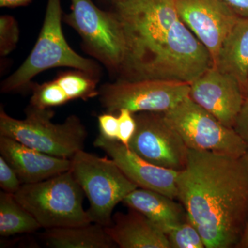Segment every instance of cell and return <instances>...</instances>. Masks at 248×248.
<instances>
[{"instance_id": "cell-1", "label": "cell", "mask_w": 248, "mask_h": 248, "mask_svg": "<svg viewBox=\"0 0 248 248\" xmlns=\"http://www.w3.org/2000/svg\"><path fill=\"white\" fill-rule=\"evenodd\" d=\"M177 187L187 219L205 248H236L248 216V164L244 156L189 149Z\"/></svg>"}, {"instance_id": "cell-2", "label": "cell", "mask_w": 248, "mask_h": 248, "mask_svg": "<svg viewBox=\"0 0 248 248\" xmlns=\"http://www.w3.org/2000/svg\"><path fill=\"white\" fill-rule=\"evenodd\" d=\"M123 31L125 56L120 79L138 80L167 42L179 19L175 0H120L112 4Z\"/></svg>"}, {"instance_id": "cell-3", "label": "cell", "mask_w": 248, "mask_h": 248, "mask_svg": "<svg viewBox=\"0 0 248 248\" xmlns=\"http://www.w3.org/2000/svg\"><path fill=\"white\" fill-rule=\"evenodd\" d=\"M26 117L17 120L0 108V135L7 137L36 151L57 157L71 159L84 149L88 133L76 115L67 117L62 124H54L55 112L29 105Z\"/></svg>"}, {"instance_id": "cell-4", "label": "cell", "mask_w": 248, "mask_h": 248, "mask_svg": "<svg viewBox=\"0 0 248 248\" xmlns=\"http://www.w3.org/2000/svg\"><path fill=\"white\" fill-rule=\"evenodd\" d=\"M61 0H48L42 30L30 55L21 66L1 83V92H19L31 88L39 73L58 67H69L98 77L99 65L78 55L67 43L62 29Z\"/></svg>"}, {"instance_id": "cell-5", "label": "cell", "mask_w": 248, "mask_h": 248, "mask_svg": "<svg viewBox=\"0 0 248 248\" xmlns=\"http://www.w3.org/2000/svg\"><path fill=\"white\" fill-rule=\"evenodd\" d=\"M84 195L71 170L42 182L23 184L14 195L45 230L93 223L83 207Z\"/></svg>"}, {"instance_id": "cell-6", "label": "cell", "mask_w": 248, "mask_h": 248, "mask_svg": "<svg viewBox=\"0 0 248 248\" xmlns=\"http://www.w3.org/2000/svg\"><path fill=\"white\" fill-rule=\"evenodd\" d=\"M71 160L73 177L89 200L87 213L91 221L110 226L116 205L138 186L108 156L101 157L81 150Z\"/></svg>"}, {"instance_id": "cell-7", "label": "cell", "mask_w": 248, "mask_h": 248, "mask_svg": "<svg viewBox=\"0 0 248 248\" xmlns=\"http://www.w3.org/2000/svg\"><path fill=\"white\" fill-rule=\"evenodd\" d=\"M163 115L182 137L188 149L236 158L243 157L247 151L248 143L234 128L222 124L190 97Z\"/></svg>"}, {"instance_id": "cell-8", "label": "cell", "mask_w": 248, "mask_h": 248, "mask_svg": "<svg viewBox=\"0 0 248 248\" xmlns=\"http://www.w3.org/2000/svg\"><path fill=\"white\" fill-rule=\"evenodd\" d=\"M71 12L63 21L78 32L86 52L119 74L125 46L120 22L112 11L98 8L92 0H71Z\"/></svg>"}, {"instance_id": "cell-9", "label": "cell", "mask_w": 248, "mask_h": 248, "mask_svg": "<svg viewBox=\"0 0 248 248\" xmlns=\"http://www.w3.org/2000/svg\"><path fill=\"white\" fill-rule=\"evenodd\" d=\"M190 84L161 79H119L99 88V101L107 112L121 109L133 113L165 112L175 107L190 94Z\"/></svg>"}, {"instance_id": "cell-10", "label": "cell", "mask_w": 248, "mask_h": 248, "mask_svg": "<svg viewBox=\"0 0 248 248\" xmlns=\"http://www.w3.org/2000/svg\"><path fill=\"white\" fill-rule=\"evenodd\" d=\"M213 66L211 55L180 18L174 23L164 48L140 79L191 84Z\"/></svg>"}, {"instance_id": "cell-11", "label": "cell", "mask_w": 248, "mask_h": 248, "mask_svg": "<svg viewBox=\"0 0 248 248\" xmlns=\"http://www.w3.org/2000/svg\"><path fill=\"white\" fill-rule=\"evenodd\" d=\"M137 129L128 148L151 164L182 171L188 157V148L165 119L163 112L135 113Z\"/></svg>"}, {"instance_id": "cell-12", "label": "cell", "mask_w": 248, "mask_h": 248, "mask_svg": "<svg viewBox=\"0 0 248 248\" xmlns=\"http://www.w3.org/2000/svg\"><path fill=\"white\" fill-rule=\"evenodd\" d=\"M178 16L208 49L214 62L239 16L223 0H175Z\"/></svg>"}, {"instance_id": "cell-13", "label": "cell", "mask_w": 248, "mask_h": 248, "mask_svg": "<svg viewBox=\"0 0 248 248\" xmlns=\"http://www.w3.org/2000/svg\"><path fill=\"white\" fill-rule=\"evenodd\" d=\"M189 97L229 128H234L245 93L232 76L211 66L190 84Z\"/></svg>"}, {"instance_id": "cell-14", "label": "cell", "mask_w": 248, "mask_h": 248, "mask_svg": "<svg viewBox=\"0 0 248 248\" xmlns=\"http://www.w3.org/2000/svg\"><path fill=\"white\" fill-rule=\"evenodd\" d=\"M94 146L114 160L138 187L156 191L173 200L178 198L177 179L180 171L151 164L121 142L107 140L101 135L94 140Z\"/></svg>"}, {"instance_id": "cell-15", "label": "cell", "mask_w": 248, "mask_h": 248, "mask_svg": "<svg viewBox=\"0 0 248 248\" xmlns=\"http://www.w3.org/2000/svg\"><path fill=\"white\" fill-rule=\"evenodd\" d=\"M0 153L14 168L23 184L42 182L71 170V159L45 154L1 135Z\"/></svg>"}, {"instance_id": "cell-16", "label": "cell", "mask_w": 248, "mask_h": 248, "mask_svg": "<svg viewBox=\"0 0 248 248\" xmlns=\"http://www.w3.org/2000/svg\"><path fill=\"white\" fill-rule=\"evenodd\" d=\"M106 231L121 248H170L166 235L143 214L130 208L117 213Z\"/></svg>"}, {"instance_id": "cell-17", "label": "cell", "mask_w": 248, "mask_h": 248, "mask_svg": "<svg viewBox=\"0 0 248 248\" xmlns=\"http://www.w3.org/2000/svg\"><path fill=\"white\" fill-rule=\"evenodd\" d=\"M123 203L145 215L155 226L166 232L171 227L186 220L182 205L173 199L156 191L138 187L124 199Z\"/></svg>"}, {"instance_id": "cell-18", "label": "cell", "mask_w": 248, "mask_h": 248, "mask_svg": "<svg viewBox=\"0 0 248 248\" xmlns=\"http://www.w3.org/2000/svg\"><path fill=\"white\" fill-rule=\"evenodd\" d=\"M232 76L248 91V17H239L219 49L213 66Z\"/></svg>"}, {"instance_id": "cell-19", "label": "cell", "mask_w": 248, "mask_h": 248, "mask_svg": "<svg viewBox=\"0 0 248 248\" xmlns=\"http://www.w3.org/2000/svg\"><path fill=\"white\" fill-rule=\"evenodd\" d=\"M42 238L47 247L53 248L118 247L106 231L105 227L94 223L46 229Z\"/></svg>"}, {"instance_id": "cell-20", "label": "cell", "mask_w": 248, "mask_h": 248, "mask_svg": "<svg viewBox=\"0 0 248 248\" xmlns=\"http://www.w3.org/2000/svg\"><path fill=\"white\" fill-rule=\"evenodd\" d=\"M42 228L35 217L16 200L14 195L0 192V235L27 234Z\"/></svg>"}, {"instance_id": "cell-21", "label": "cell", "mask_w": 248, "mask_h": 248, "mask_svg": "<svg viewBox=\"0 0 248 248\" xmlns=\"http://www.w3.org/2000/svg\"><path fill=\"white\" fill-rule=\"evenodd\" d=\"M55 79L71 101L78 99L87 101L99 96V78L86 72L76 69L62 72Z\"/></svg>"}, {"instance_id": "cell-22", "label": "cell", "mask_w": 248, "mask_h": 248, "mask_svg": "<svg viewBox=\"0 0 248 248\" xmlns=\"http://www.w3.org/2000/svg\"><path fill=\"white\" fill-rule=\"evenodd\" d=\"M31 89L32 93L30 105L38 108L48 109L60 107L71 101L55 79L43 84L32 85Z\"/></svg>"}, {"instance_id": "cell-23", "label": "cell", "mask_w": 248, "mask_h": 248, "mask_svg": "<svg viewBox=\"0 0 248 248\" xmlns=\"http://www.w3.org/2000/svg\"><path fill=\"white\" fill-rule=\"evenodd\" d=\"M170 248H204L203 240L197 228L186 221L170 228L165 232Z\"/></svg>"}, {"instance_id": "cell-24", "label": "cell", "mask_w": 248, "mask_h": 248, "mask_svg": "<svg viewBox=\"0 0 248 248\" xmlns=\"http://www.w3.org/2000/svg\"><path fill=\"white\" fill-rule=\"evenodd\" d=\"M19 38V29L16 19L11 16L0 17V55L5 57L16 48Z\"/></svg>"}, {"instance_id": "cell-25", "label": "cell", "mask_w": 248, "mask_h": 248, "mask_svg": "<svg viewBox=\"0 0 248 248\" xmlns=\"http://www.w3.org/2000/svg\"><path fill=\"white\" fill-rule=\"evenodd\" d=\"M22 185L14 168L3 156H0V187L1 190L7 193L16 195Z\"/></svg>"}, {"instance_id": "cell-26", "label": "cell", "mask_w": 248, "mask_h": 248, "mask_svg": "<svg viewBox=\"0 0 248 248\" xmlns=\"http://www.w3.org/2000/svg\"><path fill=\"white\" fill-rule=\"evenodd\" d=\"M118 113L119 136L117 141L128 147L137 129L135 114L125 108L121 109Z\"/></svg>"}, {"instance_id": "cell-27", "label": "cell", "mask_w": 248, "mask_h": 248, "mask_svg": "<svg viewBox=\"0 0 248 248\" xmlns=\"http://www.w3.org/2000/svg\"><path fill=\"white\" fill-rule=\"evenodd\" d=\"M100 135L109 140H118L119 120L118 116L107 112L98 117Z\"/></svg>"}, {"instance_id": "cell-28", "label": "cell", "mask_w": 248, "mask_h": 248, "mask_svg": "<svg viewBox=\"0 0 248 248\" xmlns=\"http://www.w3.org/2000/svg\"><path fill=\"white\" fill-rule=\"evenodd\" d=\"M236 132L248 143V91L246 93L244 104L234 126Z\"/></svg>"}, {"instance_id": "cell-29", "label": "cell", "mask_w": 248, "mask_h": 248, "mask_svg": "<svg viewBox=\"0 0 248 248\" xmlns=\"http://www.w3.org/2000/svg\"><path fill=\"white\" fill-rule=\"evenodd\" d=\"M225 3L240 17H248V0H223Z\"/></svg>"}, {"instance_id": "cell-30", "label": "cell", "mask_w": 248, "mask_h": 248, "mask_svg": "<svg viewBox=\"0 0 248 248\" xmlns=\"http://www.w3.org/2000/svg\"><path fill=\"white\" fill-rule=\"evenodd\" d=\"M32 0H0V6L1 8H16L27 6Z\"/></svg>"}, {"instance_id": "cell-31", "label": "cell", "mask_w": 248, "mask_h": 248, "mask_svg": "<svg viewBox=\"0 0 248 248\" xmlns=\"http://www.w3.org/2000/svg\"><path fill=\"white\" fill-rule=\"evenodd\" d=\"M236 248H248V216L247 221H246V226H245L244 232L242 236L240 239L239 244Z\"/></svg>"}, {"instance_id": "cell-32", "label": "cell", "mask_w": 248, "mask_h": 248, "mask_svg": "<svg viewBox=\"0 0 248 248\" xmlns=\"http://www.w3.org/2000/svg\"><path fill=\"white\" fill-rule=\"evenodd\" d=\"M244 158L245 160H246V162H247L248 164V147L247 151H246V154H245V155L244 156Z\"/></svg>"}, {"instance_id": "cell-33", "label": "cell", "mask_w": 248, "mask_h": 248, "mask_svg": "<svg viewBox=\"0 0 248 248\" xmlns=\"http://www.w3.org/2000/svg\"><path fill=\"white\" fill-rule=\"evenodd\" d=\"M105 1H109V2L111 3V4H113V3L116 2V1H120V0H105Z\"/></svg>"}]
</instances>
